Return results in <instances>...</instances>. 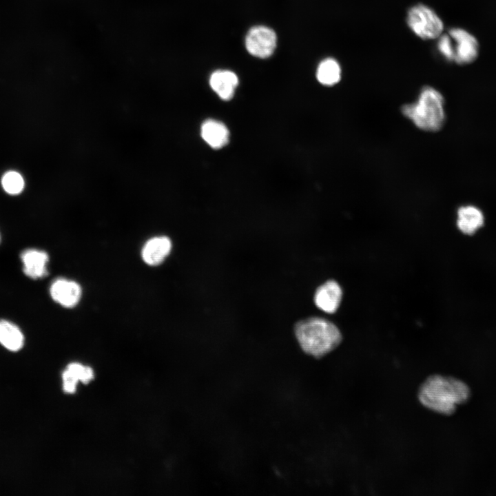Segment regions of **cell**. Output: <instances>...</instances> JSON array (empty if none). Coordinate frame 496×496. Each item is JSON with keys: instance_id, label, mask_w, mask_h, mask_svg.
I'll return each mask as SVG.
<instances>
[{"instance_id": "8", "label": "cell", "mask_w": 496, "mask_h": 496, "mask_svg": "<svg viewBox=\"0 0 496 496\" xmlns=\"http://www.w3.org/2000/svg\"><path fill=\"white\" fill-rule=\"evenodd\" d=\"M50 292L55 302L68 308L76 305L81 296L79 285L65 278L54 280L50 286Z\"/></svg>"}, {"instance_id": "14", "label": "cell", "mask_w": 496, "mask_h": 496, "mask_svg": "<svg viewBox=\"0 0 496 496\" xmlns=\"http://www.w3.org/2000/svg\"><path fill=\"white\" fill-rule=\"evenodd\" d=\"M24 337L21 330L7 320H0V343L7 349L17 351L23 345Z\"/></svg>"}, {"instance_id": "19", "label": "cell", "mask_w": 496, "mask_h": 496, "mask_svg": "<svg viewBox=\"0 0 496 496\" xmlns=\"http://www.w3.org/2000/svg\"><path fill=\"white\" fill-rule=\"evenodd\" d=\"M94 369L90 366L84 365L79 378V382L86 384L90 383L94 379Z\"/></svg>"}, {"instance_id": "13", "label": "cell", "mask_w": 496, "mask_h": 496, "mask_svg": "<svg viewBox=\"0 0 496 496\" xmlns=\"http://www.w3.org/2000/svg\"><path fill=\"white\" fill-rule=\"evenodd\" d=\"M21 258L23 264V272L27 276L37 279L47 274L48 256L45 251L34 249H26L21 254Z\"/></svg>"}, {"instance_id": "18", "label": "cell", "mask_w": 496, "mask_h": 496, "mask_svg": "<svg viewBox=\"0 0 496 496\" xmlns=\"http://www.w3.org/2000/svg\"><path fill=\"white\" fill-rule=\"evenodd\" d=\"M63 390L68 394H73L76 391L77 384L79 382L78 378L72 373L65 369L62 375Z\"/></svg>"}, {"instance_id": "3", "label": "cell", "mask_w": 496, "mask_h": 496, "mask_svg": "<svg viewBox=\"0 0 496 496\" xmlns=\"http://www.w3.org/2000/svg\"><path fill=\"white\" fill-rule=\"evenodd\" d=\"M445 101L442 93L431 86L424 87L415 102L403 105L402 114L418 129L435 132L446 122Z\"/></svg>"}, {"instance_id": "15", "label": "cell", "mask_w": 496, "mask_h": 496, "mask_svg": "<svg viewBox=\"0 0 496 496\" xmlns=\"http://www.w3.org/2000/svg\"><path fill=\"white\" fill-rule=\"evenodd\" d=\"M341 68L339 63L333 58L322 60L316 70V79L324 86H333L341 79Z\"/></svg>"}, {"instance_id": "4", "label": "cell", "mask_w": 496, "mask_h": 496, "mask_svg": "<svg viewBox=\"0 0 496 496\" xmlns=\"http://www.w3.org/2000/svg\"><path fill=\"white\" fill-rule=\"evenodd\" d=\"M407 23L411 30L423 39L438 38L443 32L442 19L431 8L417 4L408 12Z\"/></svg>"}, {"instance_id": "9", "label": "cell", "mask_w": 496, "mask_h": 496, "mask_svg": "<svg viewBox=\"0 0 496 496\" xmlns=\"http://www.w3.org/2000/svg\"><path fill=\"white\" fill-rule=\"evenodd\" d=\"M342 292L340 285L334 280H329L320 286L314 295L316 305L320 310L333 313L338 308Z\"/></svg>"}, {"instance_id": "1", "label": "cell", "mask_w": 496, "mask_h": 496, "mask_svg": "<svg viewBox=\"0 0 496 496\" xmlns=\"http://www.w3.org/2000/svg\"><path fill=\"white\" fill-rule=\"evenodd\" d=\"M470 396V389L463 381L439 374L428 376L417 392L418 400L425 408L444 415L454 413Z\"/></svg>"}, {"instance_id": "5", "label": "cell", "mask_w": 496, "mask_h": 496, "mask_svg": "<svg viewBox=\"0 0 496 496\" xmlns=\"http://www.w3.org/2000/svg\"><path fill=\"white\" fill-rule=\"evenodd\" d=\"M276 43V32L264 25L251 28L245 37V47L248 52L260 59L269 57L273 53Z\"/></svg>"}, {"instance_id": "10", "label": "cell", "mask_w": 496, "mask_h": 496, "mask_svg": "<svg viewBox=\"0 0 496 496\" xmlns=\"http://www.w3.org/2000/svg\"><path fill=\"white\" fill-rule=\"evenodd\" d=\"M209 85L213 91L224 101L231 99L238 85L237 75L229 70L214 71L210 76Z\"/></svg>"}, {"instance_id": "16", "label": "cell", "mask_w": 496, "mask_h": 496, "mask_svg": "<svg viewBox=\"0 0 496 496\" xmlns=\"http://www.w3.org/2000/svg\"><path fill=\"white\" fill-rule=\"evenodd\" d=\"M1 185L6 193L17 195L23 191L25 183L23 176L19 172L8 171L3 175Z\"/></svg>"}, {"instance_id": "11", "label": "cell", "mask_w": 496, "mask_h": 496, "mask_svg": "<svg viewBox=\"0 0 496 496\" xmlns=\"http://www.w3.org/2000/svg\"><path fill=\"white\" fill-rule=\"evenodd\" d=\"M171 249L172 242L169 238L154 237L144 245L141 251L142 258L149 265H158L169 255Z\"/></svg>"}, {"instance_id": "6", "label": "cell", "mask_w": 496, "mask_h": 496, "mask_svg": "<svg viewBox=\"0 0 496 496\" xmlns=\"http://www.w3.org/2000/svg\"><path fill=\"white\" fill-rule=\"evenodd\" d=\"M448 34L453 43L454 62L459 65H467L476 60L479 45L473 34L460 28H451Z\"/></svg>"}, {"instance_id": "2", "label": "cell", "mask_w": 496, "mask_h": 496, "mask_svg": "<svg viewBox=\"0 0 496 496\" xmlns=\"http://www.w3.org/2000/svg\"><path fill=\"white\" fill-rule=\"evenodd\" d=\"M294 331L303 351L316 358L332 351L342 341L338 328L321 318L312 317L298 322Z\"/></svg>"}, {"instance_id": "12", "label": "cell", "mask_w": 496, "mask_h": 496, "mask_svg": "<svg viewBox=\"0 0 496 496\" xmlns=\"http://www.w3.org/2000/svg\"><path fill=\"white\" fill-rule=\"evenodd\" d=\"M200 136L213 149L223 148L229 140V132L227 126L219 121L211 118L205 121L201 125Z\"/></svg>"}, {"instance_id": "17", "label": "cell", "mask_w": 496, "mask_h": 496, "mask_svg": "<svg viewBox=\"0 0 496 496\" xmlns=\"http://www.w3.org/2000/svg\"><path fill=\"white\" fill-rule=\"evenodd\" d=\"M437 48L440 54L449 61L454 60V48L451 37L448 34H442L439 37Z\"/></svg>"}, {"instance_id": "7", "label": "cell", "mask_w": 496, "mask_h": 496, "mask_svg": "<svg viewBox=\"0 0 496 496\" xmlns=\"http://www.w3.org/2000/svg\"><path fill=\"white\" fill-rule=\"evenodd\" d=\"M484 214L474 205L459 207L457 211L456 225L458 230L465 236H472L484 227Z\"/></svg>"}]
</instances>
